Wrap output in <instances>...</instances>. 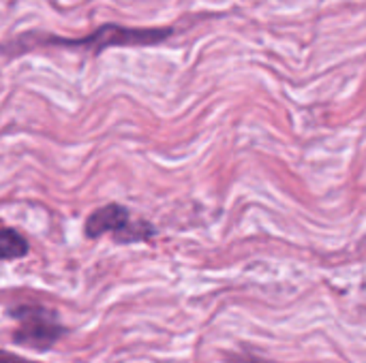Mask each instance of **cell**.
Here are the masks:
<instances>
[{
  "label": "cell",
  "instance_id": "cell-1",
  "mask_svg": "<svg viewBox=\"0 0 366 363\" xmlns=\"http://www.w3.org/2000/svg\"><path fill=\"white\" fill-rule=\"evenodd\" d=\"M174 34V28H127V26H101L92 34L81 39H60V36H45V34H21L6 47L4 51L21 53L32 47H64V49H77V51H90L101 53L109 47H146L163 43Z\"/></svg>",
  "mask_w": 366,
  "mask_h": 363
},
{
  "label": "cell",
  "instance_id": "cell-2",
  "mask_svg": "<svg viewBox=\"0 0 366 363\" xmlns=\"http://www.w3.org/2000/svg\"><path fill=\"white\" fill-rule=\"evenodd\" d=\"M6 315L17 323V329L11 336L13 344L36 353L51 351L69 334V327L60 323L58 312L41 304H17L9 308Z\"/></svg>",
  "mask_w": 366,
  "mask_h": 363
},
{
  "label": "cell",
  "instance_id": "cell-3",
  "mask_svg": "<svg viewBox=\"0 0 366 363\" xmlns=\"http://www.w3.org/2000/svg\"><path fill=\"white\" fill-rule=\"evenodd\" d=\"M131 220H133V216L127 205L105 203L88 214V218L84 223V233L88 240H99L103 235H112V240H114L131 225Z\"/></svg>",
  "mask_w": 366,
  "mask_h": 363
},
{
  "label": "cell",
  "instance_id": "cell-4",
  "mask_svg": "<svg viewBox=\"0 0 366 363\" xmlns=\"http://www.w3.org/2000/svg\"><path fill=\"white\" fill-rule=\"evenodd\" d=\"M30 252L28 240L11 229V227H0V261H17L24 259Z\"/></svg>",
  "mask_w": 366,
  "mask_h": 363
},
{
  "label": "cell",
  "instance_id": "cell-5",
  "mask_svg": "<svg viewBox=\"0 0 366 363\" xmlns=\"http://www.w3.org/2000/svg\"><path fill=\"white\" fill-rule=\"evenodd\" d=\"M0 363H41L32 362V359H26L21 355H15V353H9V351H2L0 349Z\"/></svg>",
  "mask_w": 366,
  "mask_h": 363
},
{
  "label": "cell",
  "instance_id": "cell-6",
  "mask_svg": "<svg viewBox=\"0 0 366 363\" xmlns=\"http://www.w3.org/2000/svg\"><path fill=\"white\" fill-rule=\"evenodd\" d=\"M229 363H268L266 359H259V357H255V355H236V357H232Z\"/></svg>",
  "mask_w": 366,
  "mask_h": 363
}]
</instances>
